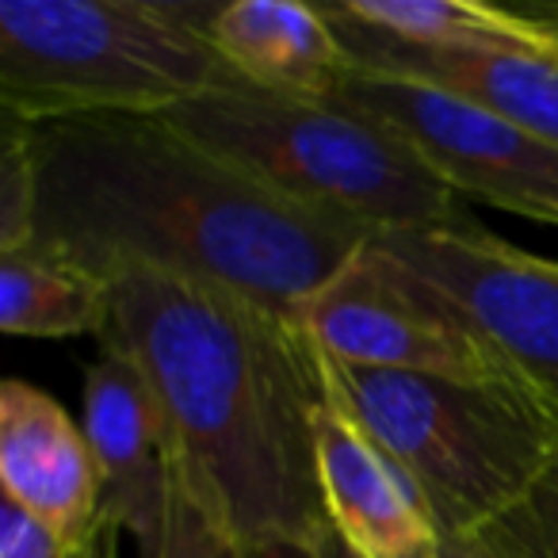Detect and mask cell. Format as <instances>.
<instances>
[{
  "mask_svg": "<svg viewBox=\"0 0 558 558\" xmlns=\"http://www.w3.org/2000/svg\"><path fill=\"white\" fill-rule=\"evenodd\" d=\"M367 238L276 195L169 116L4 119L0 248L54 256L100 288L146 268L295 318Z\"/></svg>",
  "mask_w": 558,
  "mask_h": 558,
  "instance_id": "1",
  "label": "cell"
},
{
  "mask_svg": "<svg viewBox=\"0 0 558 558\" xmlns=\"http://www.w3.org/2000/svg\"><path fill=\"white\" fill-rule=\"evenodd\" d=\"M104 291L100 344L154 395L180 486L260 558L333 535L314 433L329 395L306 329L241 291L146 268Z\"/></svg>",
  "mask_w": 558,
  "mask_h": 558,
  "instance_id": "2",
  "label": "cell"
},
{
  "mask_svg": "<svg viewBox=\"0 0 558 558\" xmlns=\"http://www.w3.org/2000/svg\"><path fill=\"white\" fill-rule=\"evenodd\" d=\"M218 4L0 0L4 119L169 116L245 85L210 43Z\"/></svg>",
  "mask_w": 558,
  "mask_h": 558,
  "instance_id": "3",
  "label": "cell"
},
{
  "mask_svg": "<svg viewBox=\"0 0 558 558\" xmlns=\"http://www.w3.org/2000/svg\"><path fill=\"white\" fill-rule=\"evenodd\" d=\"M169 119L283 199L375 233L474 230L456 195L398 134L344 108L271 96L248 85L215 88Z\"/></svg>",
  "mask_w": 558,
  "mask_h": 558,
  "instance_id": "4",
  "label": "cell"
},
{
  "mask_svg": "<svg viewBox=\"0 0 558 558\" xmlns=\"http://www.w3.org/2000/svg\"><path fill=\"white\" fill-rule=\"evenodd\" d=\"M322 379L329 402L405 474L440 539L478 535L558 456V421L517 387L372 372L326 352Z\"/></svg>",
  "mask_w": 558,
  "mask_h": 558,
  "instance_id": "5",
  "label": "cell"
},
{
  "mask_svg": "<svg viewBox=\"0 0 558 558\" xmlns=\"http://www.w3.org/2000/svg\"><path fill=\"white\" fill-rule=\"evenodd\" d=\"M337 104L383 123L466 203L558 226V149L428 81L352 58Z\"/></svg>",
  "mask_w": 558,
  "mask_h": 558,
  "instance_id": "6",
  "label": "cell"
},
{
  "mask_svg": "<svg viewBox=\"0 0 558 558\" xmlns=\"http://www.w3.org/2000/svg\"><path fill=\"white\" fill-rule=\"evenodd\" d=\"M478 333L509 383L558 421V264L474 230L375 233Z\"/></svg>",
  "mask_w": 558,
  "mask_h": 558,
  "instance_id": "7",
  "label": "cell"
},
{
  "mask_svg": "<svg viewBox=\"0 0 558 558\" xmlns=\"http://www.w3.org/2000/svg\"><path fill=\"white\" fill-rule=\"evenodd\" d=\"M295 322L341 364L512 387L478 333L372 238L299 306Z\"/></svg>",
  "mask_w": 558,
  "mask_h": 558,
  "instance_id": "8",
  "label": "cell"
},
{
  "mask_svg": "<svg viewBox=\"0 0 558 558\" xmlns=\"http://www.w3.org/2000/svg\"><path fill=\"white\" fill-rule=\"evenodd\" d=\"M85 428L104 478V517L126 532L138 558L161 550L172 501V456L154 395L123 352L100 344L85 372Z\"/></svg>",
  "mask_w": 558,
  "mask_h": 558,
  "instance_id": "9",
  "label": "cell"
},
{
  "mask_svg": "<svg viewBox=\"0 0 558 558\" xmlns=\"http://www.w3.org/2000/svg\"><path fill=\"white\" fill-rule=\"evenodd\" d=\"M0 486L70 550L104 524V478L85 428L24 379L0 387Z\"/></svg>",
  "mask_w": 558,
  "mask_h": 558,
  "instance_id": "10",
  "label": "cell"
},
{
  "mask_svg": "<svg viewBox=\"0 0 558 558\" xmlns=\"http://www.w3.org/2000/svg\"><path fill=\"white\" fill-rule=\"evenodd\" d=\"M318 482L333 535L356 558H440V532L405 474L333 402L314 421Z\"/></svg>",
  "mask_w": 558,
  "mask_h": 558,
  "instance_id": "11",
  "label": "cell"
},
{
  "mask_svg": "<svg viewBox=\"0 0 558 558\" xmlns=\"http://www.w3.org/2000/svg\"><path fill=\"white\" fill-rule=\"evenodd\" d=\"M349 54L364 65L428 81L558 149V54L535 50H421L356 27L326 4Z\"/></svg>",
  "mask_w": 558,
  "mask_h": 558,
  "instance_id": "12",
  "label": "cell"
},
{
  "mask_svg": "<svg viewBox=\"0 0 558 558\" xmlns=\"http://www.w3.org/2000/svg\"><path fill=\"white\" fill-rule=\"evenodd\" d=\"M210 43L248 88L291 100L329 104L352 70V54L326 9L295 0L218 4Z\"/></svg>",
  "mask_w": 558,
  "mask_h": 558,
  "instance_id": "13",
  "label": "cell"
},
{
  "mask_svg": "<svg viewBox=\"0 0 558 558\" xmlns=\"http://www.w3.org/2000/svg\"><path fill=\"white\" fill-rule=\"evenodd\" d=\"M349 24L421 50H535L558 54L555 35L524 9L474 0H344L333 4Z\"/></svg>",
  "mask_w": 558,
  "mask_h": 558,
  "instance_id": "14",
  "label": "cell"
},
{
  "mask_svg": "<svg viewBox=\"0 0 558 558\" xmlns=\"http://www.w3.org/2000/svg\"><path fill=\"white\" fill-rule=\"evenodd\" d=\"M108 291L35 248H0V329L9 337H104Z\"/></svg>",
  "mask_w": 558,
  "mask_h": 558,
  "instance_id": "15",
  "label": "cell"
},
{
  "mask_svg": "<svg viewBox=\"0 0 558 558\" xmlns=\"http://www.w3.org/2000/svg\"><path fill=\"white\" fill-rule=\"evenodd\" d=\"M471 539L489 558H558V456L509 512Z\"/></svg>",
  "mask_w": 558,
  "mask_h": 558,
  "instance_id": "16",
  "label": "cell"
},
{
  "mask_svg": "<svg viewBox=\"0 0 558 558\" xmlns=\"http://www.w3.org/2000/svg\"><path fill=\"white\" fill-rule=\"evenodd\" d=\"M154 558H260L241 539H233L172 474L169 524H165L161 550Z\"/></svg>",
  "mask_w": 558,
  "mask_h": 558,
  "instance_id": "17",
  "label": "cell"
},
{
  "mask_svg": "<svg viewBox=\"0 0 558 558\" xmlns=\"http://www.w3.org/2000/svg\"><path fill=\"white\" fill-rule=\"evenodd\" d=\"M73 550L50 532L47 524L12 505L4 497L0 505V558H70Z\"/></svg>",
  "mask_w": 558,
  "mask_h": 558,
  "instance_id": "18",
  "label": "cell"
},
{
  "mask_svg": "<svg viewBox=\"0 0 558 558\" xmlns=\"http://www.w3.org/2000/svg\"><path fill=\"white\" fill-rule=\"evenodd\" d=\"M440 558H489L474 539H444Z\"/></svg>",
  "mask_w": 558,
  "mask_h": 558,
  "instance_id": "19",
  "label": "cell"
},
{
  "mask_svg": "<svg viewBox=\"0 0 558 558\" xmlns=\"http://www.w3.org/2000/svg\"><path fill=\"white\" fill-rule=\"evenodd\" d=\"M527 16L535 20V24H543L550 35H555L558 43V0H543V4H532V9H524Z\"/></svg>",
  "mask_w": 558,
  "mask_h": 558,
  "instance_id": "20",
  "label": "cell"
},
{
  "mask_svg": "<svg viewBox=\"0 0 558 558\" xmlns=\"http://www.w3.org/2000/svg\"><path fill=\"white\" fill-rule=\"evenodd\" d=\"M329 539V535H326ZM326 539L318 543V547H276L268 550L264 558H326Z\"/></svg>",
  "mask_w": 558,
  "mask_h": 558,
  "instance_id": "21",
  "label": "cell"
},
{
  "mask_svg": "<svg viewBox=\"0 0 558 558\" xmlns=\"http://www.w3.org/2000/svg\"><path fill=\"white\" fill-rule=\"evenodd\" d=\"M326 558H356V555H352V550L344 547L337 535H329V539H326Z\"/></svg>",
  "mask_w": 558,
  "mask_h": 558,
  "instance_id": "22",
  "label": "cell"
},
{
  "mask_svg": "<svg viewBox=\"0 0 558 558\" xmlns=\"http://www.w3.org/2000/svg\"><path fill=\"white\" fill-rule=\"evenodd\" d=\"M555 264H558V260H555Z\"/></svg>",
  "mask_w": 558,
  "mask_h": 558,
  "instance_id": "23",
  "label": "cell"
}]
</instances>
